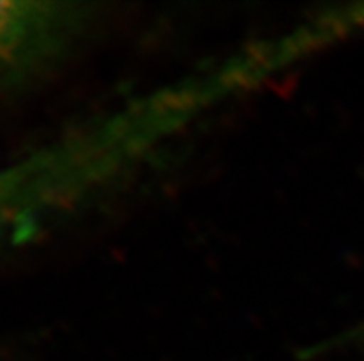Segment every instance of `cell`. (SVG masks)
I'll return each mask as SVG.
<instances>
[{
  "label": "cell",
  "instance_id": "obj_1",
  "mask_svg": "<svg viewBox=\"0 0 364 361\" xmlns=\"http://www.w3.org/2000/svg\"><path fill=\"white\" fill-rule=\"evenodd\" d=\"M150 120L120 104L0 166V251L32 242L156 162Z\"/></svg>",
  "mask_w": 364,
  "mask_h": 361
},
{
  "label": "cell",
  "instance_id": "obj_2",
  "mask_svg": "<svg viewBox=\"0 0 364 361\" xmlns=\"http://www.w3.org/2000/svg\"><path fill=\"white\" fill-rule=\"evenodd\" d=\"M95 6L0 0V91L21 89L63 63L95 24Z\"/></svg>",
  "mask_w": 364,
  "mask_h": 361
},
{
  "label": "cell",
  "instance_id": "obj_3",
  "mask_svg": "<svg viewBox=\"0 0 364 361\" xmlns=\"http://www.w3.org/2000/svg\"><path fill=\"white\" fill-rule=\"evenodd\" d=\"M359 338L364 339V325H363V328H360V332H359Z\"/></svg>",
  "mask_w": 364,
  "mask_h": 361
}]
</instances>
